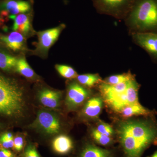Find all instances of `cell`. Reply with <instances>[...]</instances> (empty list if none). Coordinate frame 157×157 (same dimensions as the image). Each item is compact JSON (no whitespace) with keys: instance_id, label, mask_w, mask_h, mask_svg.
Segmentation results:
<instances>
[{"instance_id":"1","label":"cell","mask_w":157,"mask_h":157,"mask_svg":"<svg viewBox=\"0 0 157 157\" xmlns=\"http://www.w3.org/2000/svg\"><path fill=\"white\" fill-rule=\"evenodd\" d=\"M116 133L121 157H141L149 147L157 145L155 115L119 121Z\"/></svg>"},{"instance_id":"2","label":"cell","mask_w":157,"mask_h":157,"mask_svg":"<svg viewBox=\"0 0 157 157\" xmlns=\"http://www.w3.org/2000/svg\"><path fill=\"white\" fill-rule=\"evenodd\" d=\"M26 108L23 88L16 79L0 72V121L17 123L24 117Z\"/></svg>"},{"instance_id":"3","label":"cell","mask_w":157,"mask_h":157,"mask_svg":"<svg viewBox=\"0 0 157 157\" xmlns=\"http://www.w3.org/2000/svg\"><path fill=\"white\" fill-rule=\"evenodd\" d=\"M140 86L135 77L116 85L107 84L103 81L99 84V90L107 107L118 114L125 107L140 103L138 97Z\"/></svg>"},{"instance_id":"4","label":"cell","mask_w":157,"mask_h":157,"mask_svg":"<svg viewBox=\"0 0 157 157\" xmlns=\"http://www.w3.org/2000/svg\"><path fill=\"white\" fill-rule=\"evenodd\" d=\"M126 18L133 33H157V0H136Z\"/></svg>"},{"instance_id":"5","label":"cell","mask_w":157,"mask_h":157,"mask_svg":"<svg viewBox=\"0 0 157 157\" xmlns=\"http://www.w3.org/2000/svg\"><path fill=\"white\" fill-rule=\"evenodd\" d=\"M136 0H93L94 6L101 14L118 19L126 18Z\"/></svg>"},{"instance_id":"6","label":"cell","mask_w":157,"mask_h":157,"mask_svg":"<svg viewBox=\"0 0 157 157\" xmlns=\"http://www.w3.org/2000/svg\"><path fill=\"white\" fill-rule=\"evenodd\" d=\"M33 126L48 135L58 134L61 128L58 117L53 113L45 110L38 112Z\"/></svg>"},{"instance_id":"7","label":"cell","mask_w":157,"mask_h":157,"mask_svg":"<svg viewBox=\"0 0 157 157\" xmlns=\"http://www.w3.org/2000/svg\"><path fill=\"white\" fill-rule=\"evenodd\" d=\"M65 27L64 25L62 24L56 27L37 33L38 42L36 45L35 53L42 56H46Z\"/></svg>"},{"instance_id":"8","label":"cell","mask_w":157,"mask_h":157,"mask_svg":"<svg viewBox=\"0 0 157 157\" xmlns=\"http://www.w3.org/2000/svg\"><path fill=\"white\" fill-rule=\"evenodd\" d=\"M32 9L30 2L24 0H2L0 1V19L8 18L9 15L26 13Z\"/></svg>"},{"instance_id":"9","label":"cell","mask_w":157,"mask_h":157,"mask_svg":"<svg viewBox=\"0 0 157 157\" xmlns=\"http://www.w3.org/2000/svg\"><path fill=\"white\" fill-rule=\"evenodd\" d=\"M89 91L86 88L76 82L68 86L66 103L70 109L73 110L80 106L89 96Z\"/></svg>"},{"instance_id":"10","label":"cell","mask_w":157,"mask_h":157,"mask_svg":"<svg viewBox=\"0 0 157 157\" xmlns=\"http://www.w3.org/2000/svg\"><path fill=\"white\" fill-rule=\"evenodd\" d=\"M134 42L157 61V33H133Z\"/></svg>"},{"instance_id":"11","label":"cell","mask_w":157,"mask_h":157,"mask_svg":"<svg viewBox=\"0 0 157 157\" xmlns=\"http://www.w3.org/2000/svg\"><path fill=\"white\" fill-rule=\"evenodd\" d=\"M0 43L9 50L17 52L24 48L25 40L23 34L14 31L8 35L0 36Z\"/></svg>"},{"instance_id":"12","label":"cell","mask_w":157,"mask_h":157,"mask_svg":"<svg viewBox=\"0 0 157 157\" xmlns=\"http://www.w3.org/2000/svg\"><path fill=\"white\" fill-rule=\"evenodd\" d=\"M78 157H117L113 149L102 148L94 143H87L82 149Z\"/></svg>"},{"instance_id":"13","label":"cell","mask_w":157,"mask_h":157,"mask_svg":"<svg viewBox=\"0 0 157 157\" xmlns=\"http://www.w3.org/2000/svg\"><path fill=\"white\" fill-rule=\"evenodd\" d=\"M61 98L60 92L44 89L39 91L38 99L43 106L50 108H56L59 105Z\"/></svg>"},{"instance_id":"14","label":"cell","mask_w":157,"mask_h":157,"mask_svg":"<svg viewBox=\"0 0 157 157\" xmlns=\"http://www.w3.org/2000/svg\"><path fill=\"white\" fill-rule=\"evenodd\" d=\"M104 101L101 97H96L90 98L85 104L82 109L83 115L88 118H98L103 108Z\"/></svg>"},{"instance_id":"15","label":"cell","mask_w":157,"mask_h":157,"mask_svg":"<svg viewBox=\"0 0 157 157\" xmlns=\"http://www.w3.org/2000/svg\"><path fill=\"white\" fill-rule=\"evenodd\" d=\"M156 113V111L155 110H150L139 103L125 107L118 114L124 119H126L134 116H155Z\"/></svg>"},{"instance_id":"16","label":"cell","mask_w":157,"mask_h":157,"mask_svg":"<svg viewBox=\"0 0 157 157\" xmlns=\"http://www.w3.org/2000/svg\"><path fill=\"white\" fill-rule=\"evenodd\" d=\"M8 18L13 21L12 29L22 34H26L31 29L30 17L29 14L22 13L9 15Z\"/></svg>"},{"instance_id":"17","label":"cell","mask_w":157,"mask_h":157,"mask_svg":"<svg viewBox=\"0 0 157 157\" xmlns=\"http://www.w3.org/2000/svg\"><path fill=\"white\" fill-rule=\"evenodd\" d=\"M52 148L56 152L60 155L70 153L73 148V143L71 138L67 135H60L54 139Z\"/></svg>"},{"instance_id":"18","label":"cell","mask_w":157,"mask_h":157,"mask_svg":"<svg viewBox=\"0 0 157 157\" xmlns=\"http://www.w3.org/2000/svg\"><path fill=\"white\" fill-rule=\"evenodd\" d=\"M18 58L0 49V70L5 72L14 70Z\"/></svg>"},{"instance_id":"19","label":"cell","mask_w":157,"mask_h":157,"mask_svg":"<svg viewBox=\"0 0 157 157\" xmlns=\"http://www.w3.org/2000/svg\"><path fill=\"white\" fill-rule=\"evenodd\" d=\"M14 70L21 75L27 78L34 77L35 73L25 57L18 59Z\"/></svg>"},{"instance_id":"20","label":"cell","mask_w":157,"mask_h":157,"mask_svg":"<svg viewBox=\"0 0 157 157\" xmlns=\"http://www.w3.org/2000/svg\"><path fill=\"white\" fill-rule=\"evenodd\" d=\"M76 78L79 83L90 88L100 84L103 81L98 74H82L78 75Z\"/></svg>"},{"instance_id":"21","label":"cell","mask_w":157,"mask_h":157,"mask_svg":"<svg viewBox=\"0 0 157 157\" xmlns=\"http://www.w3.org/2000/svg\"><path fill=\"white\" fill-rule=\"evenodd\" d=\"M91 136L94 141L97 144L105 147H110L115 143L113 137L104 135L94 129L92 131Z\"/></svg>"},{"instance_id":"22","label":"cell","mask_w":157,"mask_h":157,"mask_svg":"<svg viewBox=\"0 0 157 157\" xmlns=\"http://www.w3.org/2000/svg\"><path fill=\"white\" fill-rule=\"evenodd\" d=\"M135 77L129 71L128 73H124L123 74L109 76L105 80H103V82L108 84L116 85L129 81Z\"/></svg>"},{"instance_id":"23","label":"cell","mask_w":157,"mask_h":157,"mask_svg":"<svg viewBox=\"0 0 157 157\" xmlns=\"http://www.w3.org/2000/svg\"><path fill=\"white\" fill-rule=\"evenodd\" d=\"M55 67L60 75L64 78L72 79L78 76L75 70L67 65H56Z\"/></svg>"},{"instance_id":"24","label":"cell","mask_w":157,"mask_h":157,"mask_svg":"<svg viewBox=\"0 0 157 157\" xmlns=\"http://www.w3.org/2000/svg\"><path fill=\"white\" fill-rule=\"evenodd\" d=\"M96 129L100 133L109 137H113L114 135V130L111 126L103 122H99Z\"/></svg>"},{"instance_id":"25","label":"cell","mask_w":157,"mask_h":157,"mask_svg":"<svg viewBox=\"0 0 157 157\" xmlns=\"http://www.w3.org/2000/svg\"><path fill=\"white\" fill-rule=\"evenodd\" d=\"M24 157H41L35 146L30 145L27 147L24 153Z\"/></svg>"},{"instance_id":"26","label":"cell","mask_w":157,"mask_h":157,"mask_svg":"<svg viewBox=\"0 0 157 157\" xmlns=\"http://www.w3.org/2000/svg\"><path fill=\"white\" fill-rule=\"evenodd\" d=\"M24 145V140L20 136H16L14 138L13 148L16 151L19 152L22 150Z\"/></svg>"},{"instance_id":"27","label":"cell","mask_w":157,"mask_h":157,"mask_svg":"<svg viewBox=\"0 0 157 157\" xmlns=\"http://www.w3.org/2000/svg\"><path fill=\"white\" fill-rule=\"evenodd\" d=\"M14 138V135L11 132H4L0 135V143L12 140Z\"/></svg>"},{"instance_id":"28","label":"cell","mask_w":157,"mask_h":157,"mask_svg":"<svg viewBox=\"0 0 157 157\" xmlns=\"http://www.w3.org/2000/svg\"><path fill=\"white\" fill-rule=\"evenodd\" d=\"M0 157H15V155L8 149L0 147Z\"/></svg>"},{"instance_id":"29","label":"cell","mask_w":157,"mask_h":157,"mask_svg":"<svg viewBox=\"0 0 157 157\" xmlns=\"http://www.w3.org/2000/svg\"><path fill=\"white\" fill-rule=\"evenodd\" d=\"M9 126L8 124L0 121V135L5 132V130Z\"/></svg>"},{"instance_id":"30","label":"cell","mask_w":157,"mask_h":157,"mask_svg":"<svg viewBox=\"0 0 157 157\" xmlns=\"http://www.w3.org/2000/svg\"><path fill=\"white\" fill-rule=\"evenodd\" d=\"M147 157H157V150L156 151H155L151 155Z\"/></svg>"}]
</instances>
